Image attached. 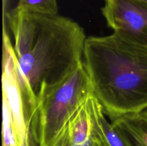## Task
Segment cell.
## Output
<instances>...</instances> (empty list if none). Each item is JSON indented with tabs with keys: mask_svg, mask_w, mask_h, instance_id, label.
<instances>
[{
	"mask_svg": "<svg viewBox=\"0 0 147 146\" xmlns=\"http://www.w3.org/2000/svg\"><path fill=\"white\" fill-rule=\"evenodd\" d=\"M83 63L111 122L147 110V44L121 33L86 40Z\"/></svg>",
	"mask_w": 147,
	"mask_h": 146,
	"instance_id": "6da1fadb",
	"label": "cell"
},
{
	"mask_svg": "<svg viewBox=\"0 0 147 146\" xmlns=\"http://www.w3.org/2000/svg\"><path fill=\"white\" fill-rule=\"evenodd\" d=\"M86 34L73 20L57 14H40L28 51L15 57L19 87L31 122L40 94L57 85L83 62Z\"/></svg>",
	"mask_w": 147,
	"mask_h": 146,
	"instance_id": "7a4b0ae2",
	"label": "cell"
},
{
	"mask_svg": "<svg viewBox=\"0 0 147 146\" xmlns=\"http://www.w3.org/2000/svg\"><path fill=\"white\" fill-rule=\"evenodd\" d=\"M91 95V82L83 62L63 82L42 93L31 118L35 145L55 146L73 113Z\"/></svg>",
	"mask_w": 147,
	"mask_h": 146,
	"instance_id": "3957f363",
	"label": "cell"
},
{
	"mask_svg": "<svg viewBox=\"0 0 147 146\" xmlns=\"http://www.w3.org/2000/svg\"><path fill=\"white\" fill-rule=\"evenodd\" d=\"M2 94L9 108L17 146H36L17 81L14 47L5 28H3Z\"/></svg>",
	"mask_w": 147,
	"mask_h": 146,
	"instance_id": "277c9868",
	"label": "cell"
},
{
	"mask_svg": "<svg viewBox=\"0 0 147 146\" xmlns=\"http://www.w3.org/2000/svg\"><path fill=\"white\" fill-rule=\"evenodd\" d=\"M102 14L108 26L147 44V3L141 0H104Z\"/></svg>",
	"mask_w": 147,
	"mask_h": 146,
	"instance_id": "5b68a950",
	"label": "cell"
},
{
	"mask_svg": "<svg viewBox=\"0 0 147 146\" xmlns=\"http://www.w3.org/2000/svg\"><path fill=\"white\" fill-rule=\"evenodd\" d=\"M93 123V146H128L111 122L106 118L102 105L94 95L88 100Z\"/></svg>",
	"mask_w": 147,
	"mask_h": 146,
	"instance_id": "8992f818",
	"label": "cell"
},
{
	"mask_svg": "<svg viewBox=\"0 0 147 146\" xmlns=\"http://www.w3.org/2000/svg\"><path fill=\"white\" fill-rule=\"evenodd\" d=\"M128 146H147V131L134 116H125L111 121Z\"/></svg>",
	"mask_w": 147,
	"mask_h": 146,
	"instance_id": "52a82bcc",
	"label": "cell"
},
{
	"mask_svg": "<svg viewBox=\"0 0 147 146\" xmlns=\"http://www.w3.org/2000/svg\"><path fill=\"white\" fill-rule=\"evenodd\" d=\"M16 7L42 14L55 15L58 12L57 0H18Z\"/></svg>",
	"mask_w": 147,
	"mask_h": 146,
	"instance_id": "ba28073f",
	"label": "cell"
},
{
	"mask_svg": "<svg viewBox=\"0 0 147 146\" xmlns=\"http://www.w3.org/2000/svg\"><path fill=\"white\" fill-rule=\"evenodd\" d=\"M134 116L136 117V120L139 122V123L143 126L144 128L147 131V110L143 111L140 114Z\"/></svg>",
	"mask_w": 147,
	"mask_h": 146,
	"instance_id": "9c48e42d",
	"label": "cell"
},
{
	"mask_svg": "<svg viewBox=\"0 0 147 146\" xmlns=\"http://www.w3.org/2000/svg\"><path fill=\"white\" fill-rule=\"evenodd\" d=\"M7 1H8V0H2V3H3V16L5 15V14L7 13V11H6V8H7Z\"/></svg>",
	"mask_w": 147,
	"mask_h": 146,
	"instance_id": "30bf717a",
	"label": "cell"
},
{
	"mask_svg": "<svg viewBox=\"0 0 147 146\" xmlns=\"http://www.w3.org/2000/svg\"><path fill=\"white\" fill-rule=\"evenodd\" d=\"M141 1H144V2L147 3V0H141Z\"/></svg>",
	"mask_w": 147,
	"mask_h": 146,
	"instance_id": "8fae6325",
	"label": "cell"
}]
</instances>
